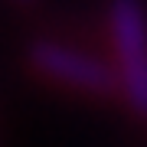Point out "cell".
<instances>
[{"mask_svg":"<svg viewBox=\"0 0 147 147\" xmlns=\"http://www.w3.org/2000/svg\"><path fill=\"white\" fill-rule=\"evenodd\" d=\"M111 42L121 65V85L137 115L147 118V20L137 0H115Z\"/></svg>","mask_w":147,"mask_h":147,"instance_id":"6da1fadb","label":"cell"},{"mask_svg":"<svg viewBox=\"0 0 147 147\" xmlns=\"http://www.w3.org/2000/svg\"><path fill=\"white\" fill-rule=\"evenodd\" d=\"M33 65L42 75H49L56 82H65L72 88H82V92H101L105 95L118 82V75L105 62L79 53V49L59 46V42H36L33 46Z\"/></svg>","mask_w":147,"mask_h":147,"instance_id":"7a4b0ae2","label":"cell"}]
</instances>
